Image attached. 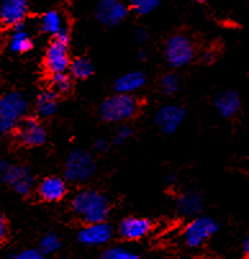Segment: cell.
Here are the masks:
<instances>
[{
  "label": "cell",
  "mask_w": 249,
  "mask_h": 259,
  "mask_svg": "<svg viewBox=\"0 0 249 259\" xmlns=\"http://www.w3.org/2000/svg\"><path fill=\"white\" fill-rule=\"evenodd\" d=\"M72 209L86 224L104 222L109 214V200L94 189L80 190L72 198Z\"/></svg>",
  "instance_id": "6da1fadb"
},
{
  "label": "cell",
  "mask_w": 249,
  "mask_h": 259,
  "mask_svg": "<svg viewBox=\"0 0 249 259\" xmlns=\"http://www.w3.org/2000/svg\"><path fill=\"white\" fill-rule=\"evenodd\" d=\"M27 109V99L18 91H11L0 98V134L16 128L25 118Z\"/></svg>",
  "instance_id": "7a4b0ae2"
},
{
  "label": "cell",
  "mask_w": 249,
  "mask_h": 259,
  "mask_svg": "<svg viewBox=\"0 0 249 259\" xmlns=\"http://www.w3.org/2000/svg\"><path fill=\"white\" fill-rule=\"evenodd\" d=\"M100 117L109 123H121L135 116L138 100L131 94H119L105 99L100 105Z\"/></svg>",
  "instance_id": "3957f363"
},
{
  "label": "cell",
  "mask_w": 249,
  "mask_h": 259,
  "mask_svg": "<svg viewBox=\"0 0 249 259\" xmlns=\"http://www.w3.org/2000/svg\"><path fill=\"white\" fill-rule=\"evenodd\" d=\"M97 164L90 153L76 149L69 153L64 165V176L71 182H85L95 174Z\"/></svg>",
  "instance_id": "277c9868"
},
{
  "label": "cell",
  "mask_w": 249,
  "mask_h": 259,
  "mask_svg": "<svg viewBox=\"0 0 249 259\" xmlns=\"http://www.w3.org/2000/svg\"><path fill=\"white\" fill-rule=\"evenodd\" d=\"M0 181L8 184L21 195H27L33 186V176L30 169L4 160L0 162Z\"/></svg>",
  "instance_id": "5b68a950"
},
{
  "label": "cell",
  "mask_w": 249,
  "mask_h": 259,
  "mask_svg": "<svg viewBox=\"0 0 249 259\" xmlns=\"http://www.w3.org/2000/svg\"><path fill=\"white\" fill-rule=\"evenodd\" d=\"M219 230V224L208 215H198L184 230V240L191 248L204 244Z\"/></svg>",
  "instance_id": "8992f818"
},
{
  "label": "cell",
  "mask_w": 249,
  "mask_h": 259,
  "mask_svg": "<svg viewBox=\"0 0 249 259\" xmlns=\"http://www.w3.org/2000/svg\"><path fill=\"white\" fill-rule=\"evenodd\" d=\"M164 55L170 66L174 68H181L193 61L194 47L186 36L174 35L167 40Z\"/></svg>",
  "instance_id": "52a82bcc"
},
{
  "label": "cell",
  "mask_w": 249,
  "mask_h": 259,
  "mask_svg": "<svg viewBox=\"0 0 249 259\" xmlns=\"http://www.w3.org/2000/svg\"><path fill=\"white\" fill-rule=\"evenodd\" d=\"M128 7L121 0H100L95 8V17L102 25L113 27L128 16Z\"/></svg>",
  "instance_id": "ba28073f"
},
{
  "label": "cell",
  "mask_w": 249,
  "mask_h": 259,
  "mask_svg": "<svg viewBox=\"0 0 249 259\" xmlns=\"http://www.w3.org/2000/svg\"><path fill=\"white\" fill-rule=\"evenodd\" d=\"M69 63V54H68V45L53 40L52 44L48 47L47 53H45V68L52 75L56 73H62L68 69Z\"/></svg>",
  "instance_id": "9c48e42d"
},
{
  "label": "cell",
  "mask_w": 249,
  "mask_h": 259,
  "mask_svg": "<svg viewBox=\"0 0 249 259\" xmlns=\"http://www.w3.org/2000/svg\"><path fill=\"white\" fill-rule=\"evenodd\" d=\"M184 117H185L184 108L176 104H169L158 110L154 121L162 133L172 134L181 126Z\"/></svg>",
  "instance_id": "30bf717a"
},
{
  "label": "cell",
  "mask_w": 249,
  "mask_h": 259,
  "mask_svg": "<svg viewBox=\"0 0 249 259\" xmlns=\"http://www.w3.org/2000/svg\"><path fill=\"white\" fill-rule=\"evenodd\" d=\"M28 13L26 0H2L0 2V22L7 27H14L23 23Z\"/></svg>",
  "instance_id": "8fae6325"
},
{
  "label": "cell",
  "mask_w": 249,
  "mask_h": 259,
  "mask_svg": "<svg viewBox=\"0 0 249 259\" xmlns=\"http://www.w3.org/2000/svg\"><path fill=\"white\" fill-rule=\"evenodd\" d=\"M78 241L84 245L98 246L108 243L112 237V227L107 222L88 224L78 232Z\"/></svg>",
  "instance_id": "7c38bea8"
},
{
  "label": "cell",
  "mask_w": 249,
  "mask_h": 259,
  "mask_svg": "<svg viewBox=\"0 0 249 259\" xmlns=\"http://www.w3.org/2000/svg\"><path fill=\"white\" fill-rule=\"evenodd\" d=\"M21 144L26 146H40L47 140V131L39 121L28 118L23 121L18 131Z\"/></svg>",
  "instance_id": "4fadbf2b"
},
{
  "label": "cell",
  "mask_w": 249,
  "mask_h": 259,
  "mask_svg": "<svg viewBox=\"0 0 249 259\" xmlns=\"http://www.w3.org/2000/svg\"><path fill=\"white\" fill-rule=\"evenodd\" d=\"M152 222L148 218L128 217L119 224V234L128 240H139L149 234Z\"/></svg>",
  "instance_id": "5bb4252c"
},
{
  "label": "cell",
  "mask_w": 249,
  "mask_h": 259,
  "mask_svg": "<svg viewBox=\"0 0 249 259\" xmlns=\"http://www.w3.org/2000/svg\"><path fill=\"white\" fill-rule=\"evenodd\" d=\"M67 194V185L62 177H45L39 185V195L45 201H58Z\"/></svg>",
  "instance_id": "9a60e30c"
},
{
  "label": "cell",
  "mask_w": 249,
  "mask_h": 259,
  "mask_svg": "<svg viewBox=\"0 0 249 259\" xmlns=\"http://www.w3.org/2000/svg\"><path fill=\"white\" fill-rule=\"evenodd\" d=\"M241 107L240 95L235 90H226L215 99V108L224 118H233L239 113Z\"/></svg>",
  "instance_id": "2e32d148"
},
{
  "label": "cell",
  "mask_w": 249,
  "mask_h": 259,
  "mask_svg": "<svg viewBox=\"0 0 249 259\" xmlns=\"http://www.w3.org/2000/svg\"><path fill=\"white\" fill-rule=\"evenodd\" d=\"M176 209L185 217H195L203 210V196L199 191L189 190L176 199Z\"/></svg>",
  "instance_id": "e0dca14e"
},
{
  "label": "cell",
  "mask_w": 249,
  "mask_h": 259,
  "mask_svg": "<svg viewBox=\"0 0 249 259\" xmlns=\"http://www.w3.org/2000/svg\"><path fill=\"white\" fill-rule=\"evenodd\" d=\"M145 81H147V77L143 72L133 71L117 78L114 89L119 94H133L134 91L139 90L145 85Z\"/></svg>",
  "instance_id": "ac0fdd59"
},
{
  "label": "cell",
  "mask_w": 249,
  "mask_h": 259,
  "mask_svg": "<svg viewBox=\"0 0 249 259\" xmlns=\"http://www.w3.org/2000/svg\"><path fill=\"white\" fill-rule=\"evenodd\" d=\"M9 48L14 53H26L32 48V40H31L30 35L26 32L23 23L16 25L13 27Z\"/></svg>",
  "instance_id": "d6986e66"
},
{
  "label": "cell",
  "mask_w": 249,
  "mask_h": 259,
  "mask_svg": "<svg viewBox=\"0 0 249 259\" xmlns=\"http://www.w3.org/2000/svg\"><path fill=\"white\" fill-rule=\"evenodd\" d=\"M36 112L43 118H49L58 112V102L54 91H44L37 98Z\"/></svg>",
  "instance_id": "ffe728a7"
},
{
  "label": "cell",
  "mask_w": 249,
  "mask_h": 259,
  "mask_svg": "<svg viewBox=\"0 0 249 259\" xmlns=\"http://www.w3.org/2000/svg\"><path fill=\"white\" fill-rule=\"evenodd\" d=\"M40 27L45 33H49L53 36L57 35L64 27L62 16L56 11L47 12V13L43 14L42 20H40Z\"/></svg>",
  "instance_id": "44dd1931"
},
{
  "label": "cell",
  "mask_w": 249,
  "mask_h": 259,
  "mask_svg": "<svg viewBox=\"0 0 249 259\" xmlns=\"http://www.w3.org/2000/svg\"><path fill=\"white\" fill-rule=\"evenodd\" d=\"M68 68L71 71V75L78 80H85V78L90 77L93 75V71H94L92 62L86 58L75 59L69 63Z\"/></svg>",
  "instance_id": "7402d4cb"
},
{
  "label": "cell",
  "mask_w": 249,
  "mask_h": 259,
  "mask_svg": "<svg viewBox=\"0 0 249 259\" xmlns=\"http://www.w3.org/2000/svg\"><path fill=\"white\" fill-rule=\"evenodd\" d=\"M161 0H130V7L136 14H149L159 6Z\"/></svg>",
  "instance_id": "603a6c76"
},
{
  "label": "cell",
  "mask_w": 249,
  "mask_h": 259,
  "mask_svg": "<svg viewBox=\"0 0 249 259\" xmlns=\"http://www.w3.org/2000/svg\"><path fill=\"white\" fill-rule=\"evenodd\" d=\"M61 248V240L58 236L54 234H48L43 237L42 243H40V249L43 254H53L56 253Z\"/></svg>",
  "instance_id": "cb8c5ba5"
},
{
  "label": "cell",
  "mask_w": 249,
  "mask_h": 259,
  "mask_svg": "<svg viewBox=\"0 0 249 259\" xmlns=\"http://www.w3.org/2000/svg\"><path fill=\"white\" fill-rule=\"evenodd\" d=\"M99 259H139V256L128 249L111 248L105 250Z\"/></svg>",
  "instance_id": "d4e9b609"
},
{
  "label": "cell",
  "mask_w": 249,
  "mask_h": 259,
  "mask_svg": "<svg viewBox=\"0 0 249 259\" xmlns=\"http://www.w3.org/2000/svg\"><path fill=\"white\" fill-rule=\"evenodd\" d=\"M161 90L164 94L172 95L179 90V78L174 73H167L161 78Z\"/></svg>",
  "instance_id": "484cf974"
},
{
  "label": "cell",
  "mask_w": 249,
  "mask_h": 259,
  "mask_svg": "<svg viewBox=\"0 0 249 259\" xmlns=\"http://www.w3.org/2000/svg\"><path fill=\"white\" fill-rule=\"evenodd\" d=\"M52 85L59 93H66L71 88V78L68 75H66V72L56 73V75H52Z\"/></svg>",
  "instance_id": "4316f807"
},
{
  "label": "cell",
  "mask_w": 249,
  "mask_h": 259,
  "mask_svg": "<svg viewBox=\"0 0 249 259\" xmlns=\"http://www.w3.org/2000/svg\"><path fill=\"white\" fill-rule=\"evenodd\" d=\"M133 136V128L129 126H121L117 130L116 135H114V143L123 144Z\"/></svg>",
  "instance_id": "83f0119b"
},
{
  "label": "cell",
  "mask_w": 249,
  "mask_h": 259,
  "mask_svg": "<svg viewBox=\"0 0 249 259\" xmlns=\"http://www.w3.org/2000/svg\"><path fill=\"white\" fill-rule=\"evenodd\" d=\"M17 259H45L44 254L36 249H28V250L22 251L21 254L16 255Z\"/></svg>",
  "instance_id": "f1b7e54d"
},
{
  "label": "cell",
  "mask_w": 249,
  "mask_h": 259,
  "mask_svg": "<svg viewBox=\"0 0 249 259\" xmlns=\"http://www.w3.org/2000/svg\"><path fill=\"white\" fill-rule=\"evenodd\" d=\"M54 39L58 40V41H61V42H63V44L68 45V42H69V31L67 30L66 27H63L61 31H59L58 33H57V35H54Z\"/></svg>",
  "instance_id": "f546056e"
},
{
  "label": "cell",
  "mask_w": 249,
  "mask_h": 259,
  "mask_svg": "<svg viewBox=\"0 0 249 259\" xmlns=\"http://www.w3.org/2000/svg\"><path fill=\"white\" fill-rule=\"evenodd\" d=\"M108 146H109V144H108V141L105 140V139H98V140L94 143V149L97 150V152H100V153L107 152Z\"/></svg>",
  "instance_id": "4dcf8cb0"
},
{
  "label": "cell",
  "mask_w": 249,
  "mask_h": 259,
  "mask_svg": "<svg viewBox=\"0 0 249 259\" xmlns=\"http://www.w3.org/2000/svg\"><path fill=\"white\" fill-rule=\"evenodd\" d=\"M8 232V226H7V221L4 215L0 213V240H3L7 236Z\"/></svg>",
  "instance_id": "1f68e13d"
},
{
  "label": "cell",
  "mask_w": 249,
  "mask_h": 259,
  "mask_svg": "<svg viewBox=\"0 0 249 259\" xmlns=\"http://www.w3.org/2000/svg\"><path fill=\"white\" fill-rule=\"evenodd\" d=\"M135 36L136 39H138V41L140 42H145L148 40V32L145 30H143V28H138V30L135 31Z\"/></svg>",
  "instance_id": "d6a6232c"
},
{
  "label": "cell",
  "mask_w": 249,
  "mask_h": 259,
  "mask_svg": "<svg viewBox=\"0 0 249 259\" xmlns=\"http://www.w3.org/2000/svg\"><path fill=\"white\" fill-rule=\"evenodd\" d=\"M202 59L205 63H212L215 61V54L212 52H204L202 55Z\"/></svg>",
  "instance_id": "836d02e7"
},
{
  "label": "cell",
  "mask_w": 249,
  "mask_h": 259,
  "mask_svg": "<svg viewBox=\"0 0 249 259\" xmlns=\"http://www.w3.org/2000/svg\"><path fill=\"white\" fill-rule=\"evenodd\" d=\"M244 251H245V253H248L249 251V239L248 237L244 240Z\"/></svg>",
  "instance_id": "e575fe53"
},
{
  "label": "cell",
  "mask_w": 249,
  "mask_h": 259,
  "mask_svg": "<svg viewBox=\"0 0 249 259\" xmlns=\"http://www.w3.org/2000/svg\"><path fill=\"white\" fill-rule=\"evenodd\" d=\"M147 57H148V54L145 52L139 53V58H140L141 61H145V59H147Z\"/></svg>",
  "instance_id": "d590c367"
},
{
  "label": "cell",
  "mask_w": 249,
  "mask_h": 259,
  "mask_svg": "<svg viewBox=\"0 0 249 259\" xmlns=\"http://www.w3.org/2000/svg\"><path fill=\"white\" fill-rule=\"evenodd\" d=\"M7 259H17V258H16V255H9Z\"/></svg>",
  "instance_id": "8d00e7d4"
},
{
  "label": "cell",
  "mask_w": 249,
  "mask_h": 259,
  "mask_svg": "<svg viewBox=\"0 0 249 259\" xmlns=\"http://www.w3.org/2000/svg\"><path fill=\"white\" fill-rule=\"evenodd\" d=\"M197 2H199V3H205V2H210V0H197Z\"/></svg>",
  "instance_id": "74e56055"
}]
</instances>
